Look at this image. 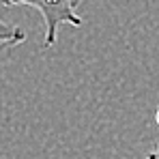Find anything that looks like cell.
Here are the masks:
<instances>
[{
    "instance_id": "obj_1",
    "label": "cell",
    "mask_w": 159,
    "mask_h": 159,
    "mask_svg": "<svg viewBox=\"0 0 159 159\" xmlns=\"http://www.w3.org/2000/svg\"><path fill=\"white\" fill-rule=\"evenodd\" d=\"M4 7H17L26 4L41 13L45 22V39L43 48H52L58 39L60 26H82V17L78 15L80 0H0Z\"/></svg>"
},
{
    "instance_id": "obj_2",
    "label": "cell",
    "mask_w": 159,
    "mask_h": 159,
    "mask_svg": "<svg viewBox=\"0 0 159 159\" xmlns=\"http://www.w3.org/2000/svg\"><path fill=\"white\" fill-rule=\"evenodd\" d=\"M24 39H26V32H24L20 26L0 20V50L15 48V45L24 43Z\"/></svg>"
},
{
    "instance_id": "obj_3",
    "label": "cell",
    "mask_w": 159,
    "mask_h": 159,
    "mask_svg": "<svg viewBox=\"0 0 159 159\" xmlns=\"http://www.w3.org/2000/svg\"><path fill=\"white\" fill-rule=\"evenodd\" d=\"M155 120H157V125H159V106H157V112H155ZM146 159H159V144H157L155 151H151V153L146 155Z\"/></svg>"
}]
</instances>
